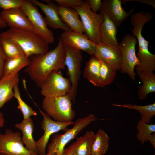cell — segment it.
<instances>
[{
    "label": "cell",
    "instance_id": "obj_1",
    "mask_svg": "<svg viewBox=\"0 0 155 155\" xmlns=\"http://www.w3.org/2000/svg\"><path fill=\"white\" fill-rule=\"evenodd\" d=\"M65 57L64 46L60 37L57 45L53 50L30 57V63L24 71L40 87L51 72L64 69Z\"/></svg>",
    "mask_w": 155,
    "mask_h": 155
},
{
    "label": "cell",
    "instance_id": "obj_2",
    "mask_svg": "<svg viewBox=\"0 0 155 155\" xmlns=\"http://www.w3.org/2000/svg\"><path fill=\"white\" fill-rule=\"evenodd\" d=\"M153 18L151 13L144 11L136 12L130 17L131 24L133 27L132 35L137 38L139 50L136 56L139 65L135 68L137 71L153 72L155 70V55L149 51V42L142 34V30L145 24Z\"/></svg>",
    "mask_w": 155,
    "mask_h": 155
},
{
    "label": "cell",
    "instance_id": "obj_3",
    "mask_svg": "<svg viewBox=\"0 0 155 155\" xmlns=\"http://www.w3.org/2000/svg\"><path fill=\"white\" fill-rule=\"evenodd\" d=\"M1 37L11 39L21 48L27 57L44 54L49 51V44L34 32L10 28L0 34Z\"/></svg>",
    "mask_w": 155,
    "mask_h": 155
},
{
    "label": "cell",
    "instance_id": "obj_4",
    "mask_svg": "<svg viewBox=\"0 0 155 155\" xmlns=\"http://www.w3.org/2000/svg\"><path fill=\"white\" fill-rule=\"evenodd\" d=\"M72 99L69 93L62 96L44 97L42 107L44 112L55 121L71 122L76 115L72 107Z\"/></svg>",
    "mask_w": 155,
    "mask_h": 155
},
{
    "label": "cell",
    "instance_id": "obj_5",
    "mask_svg": "<svg viewBox=\"0 0 155 155\" xmlns=\"http://www.w3.org/2000/svg\"><path fill=\"white\" fill-rule=\"evenodd\" d=\"M98 119L94 115L90 114L77 119L74 122L73 127L70 129H67L64 134L52 135L51 142L47 147L45 155H61L65 146L70 141L76 137L81 131L92 122Z\"/></svg>",
    "mask_w": 155,
    "mask_h": 155
},
{
    "label": "cell",
    "instance_id": "obj_6",
    "mask_svg": "<svg viewBox=\"0 0 155 155\" xmlns=\"http://www.w3.org/2000/svg\"><path fill=\"white\" fill-rule=\"evenodd\" d=\"M77 12L83 24L85 34L88 38L96 45L101 43L100 30L103 20L102 12L97 13L90 9L88 0L80 7H73Z\"/></svg>",
    "mask_w": 155,
    "mask_h": 155
},
{
    "label": "cell",
    "instance_id": "obj_7",
    "mask_svg": "<svg viewBox=\"0 0 155 155\" xmlns=\"http://www.w3.org/2000/svg\"><path fill=\"white\" fill-rule=\"evenodd\" d=\"M137 43L136 38L133 35L127 34L119 43L121 54L120 70L123 74H127L131 80H135L134 69L139 63L135 53V46Z\"/></svg>",
    "mask_w": 155,
    "mask_h": 155
},
{
    "label": "cell",
    "instance_id": "obj_8",
    "mask_svg": "<svg viewBox=\"0 0 155 155\" xmlns=\"http://www.w3.org/2000/svg\"><path fill=\"white\" fill-rule=\"evenodd\" d=\"M64 47L65 52V63L67 68V73L71 85L69 93L74 102L81 73V67L83 57L80 50L67 46H64Z\"/></svg>",
    "mask_w": 155,
    "mask_h": 155
},
{
    "label": "cell",
    "instance_id": "obj_9",
    "mask_svg": "<svg viewBox=\"0 0 155 155\" xmlns=\"http://www.w3.org/2000/svg\"><path fill=\"white\" fill-rule=\"evenodd\" d=\"M21 8L31 22L34 32L49 44L53 43L55 40L53 33L48 27L44 18L37 7L31 1L24 0Z\"/></svg>",
    "mask_w": 155,
    "mask_h": 155
},
{
    "label": "cell",
    "instance_id": "obj_10",
    "mask_svg": "<svg viewBox=\"0 0 155 155\" xmlns=\"http://www.w3.org/2000/svg\"><path fill=\"white\" fill-rule=\"evenodd\" d=\"M41 94L47 97L65 96L71 90L69 79L64 77L59 71H54L47 76L40 87Z\"/></svg>",
    "mask_w": 155,
    "mask_h": 155
},
{
    "label": "cell",
    "instance_id": "obj_11",
    "mask_svg": "<svg viewBox=\"0 0 155 155\" xmlns=\"http://www.w3.org/2000/svg\"><path fill=\"white\" fill-rule=\"evenodd\" d=\"M0 153L5 155H39L27 148L22 141L21 133L7 129L4 134L0 133Z\"/></svg>",
    "mask_w": 155,
    "mask_h": 155
},
{
    "label": "cell",
    "instance_id": "obj_12",
    "mask_svg": "<svg viewBox=\"0 0 155 155\" xmlns=\"http://www.w3.org/2000/svg\"><path fill=\"white\" fill-rule=\"evenodd\" d=\"M39 109L43 118L41 125L44 133L40 138L36 141V144L38 154L39 155H45L47 144L51 136L60 131H65L68 129L67 127L74 125V122L72 121L63 122L55 121L44 111Z\"/></svg>",
    "mask_w": 155,
    "mask_h": 155
},
{
    "label": "cell",
    "instance_id": "obj_13",
    "mask_svg": "<svg viewBox=\"0 0 155 155\" xmlns=\"http://www.w3.org/2000/svg\"><path fill=\"white\" fill-rule=\"evenodd\" d=\"M60 37L64 46L82 50L90 55H94L96 44L90 40L85 34L72 30L64 31Z\"/></svg>",
    "mask_w": 155,
    "mask_h": 155
},
{
    "label": "cell",
    "instance_id": "obj_14",
    "mask_svg": "<svg viewBox=\"0 0 155 155\" xmlns=\"http://www.w3.org/2000/svg\"><path fill=\"white\" fill-rule=\"evenodd\" d=\"M0 18L11 28L24 29L34 32L30 21L21 7L3 10Z\"/></svg>",
    "mask_w": 155,
    "mask_h": 155
},
{
    "label": "cell",
    "instance_id": "obj_15",
    "mask_svg": "<svg viewBox=\"0 0 155 155\" xmlns=\"http://www.w3.org/2000/svg\"><path fill=\"white\" fill-rule=\"evenodd\" d=\"M43 4L36 0L31 1L32 3L38 6L45 15L44 18L46 23L53 29H61L64 31L71 30L62 20L58 11V7L50 1Z\"/></svg>",
    "mask_w": 155,
    "mask_h": 155
},
{
    "label": "cell",
    "instance_id": "obj_16",
    "mask_svg": "<svg viewBox=\"0 0 155 155\" xmlns=\"http://www.w3.org/2000/svg\"><path fill=\"white\" fill-rule=\"evenodd\" d=\"M121 0H104L102 1L100 12L106 13L114 23L117 27L134 11L132 8L128 12L124 10L122 6Z\"/></svg>",
    "mask_w": 155,
    "mask_h": 155
},
{
    "label": "cell",
    "instance_id": "obj_17",
    "mask_svg": "<svg viewBox=\"0 0 155 155\" xmlns=\"http://www.w3.org/2000/svg\"><path fill=\"white\" fill-rule=\"evenodd\" d=\"M116 71L120 70L121 54L119 48H115L102 43L96 45L94 55Z\"/></svg>",
    "mask_w": 155,
    "mask_h": 155
},
{
    "label": "cell",
    "instance_id": "obj_18",
    "mask_svg": "<svg viewBox=\"0 0 155 155\" xmlns=\"http://www.w3.org/2000/svg\"><path fill=\"white\" fill-rule=\"evenodd\" d=\"M95 135L92 131H87L82 136L76 137V141L65 149L73 155H90Z\"/></svg>",
    "mask_w": 155,
    "mask_h": 155
},
{
    "label": "cell",
    "instance_id": "obj_19",
    "mask_svg": "<svg viewBox=\"0 0 155 155\" xmlns=\"http://www.w3.org/2000/svg\"><path fill=\"white\" fill-rule=\"evenodd\" d=\"M100 30L101 43L115 48H119L117 34V27L105 13Z\"/></svg>",
    "mask_w": 155,
    "mask_h": 155
},
{
    "label": "cell",
    "instance_id": "obj_20",
    "mask_svg": "<svg viewBox=\"0 0 155 155\" xmlns=\"http://www.w3.org/2000/svg\"><path fill=\"white\" fill-rule=\"evenodd\" d=\"M58 11L63 22L73 31L85 33L82 21L74 9L58 6Z\"/></svg>",
    "mask_w": 155,
    "mask_h": 155
},
{
    "label": "cell",
    "instance_id": "obj_21",
    "mask_svg": "<svg viewBox=\"0 0 155 155\" xmlns=\"http://www.w3.org/2000/svg\"><path fill=\"white\" fill-rule=\"evenodd\" d=\"M18 73L2 78L0 80V109L14 97L13 87L19 82Z\"/></svg>",
    "mask_w": 155,
    "mask_h": 155
},
{
    "label": "cell",
    "instance_id": "obj_22",
    "mask_svg": "<svg viewBox=\"0 0 155 155\" xmlns=\"http://www.w3.org/2000/svg\"><path fill=\"white\" fill-rule=\"evenodd\" d=\"M15 127L22 131V140L25 147L30 151L38 153L36 141L33 136L34 124L32 119L30 117L23 119L20 123L15 124Z\"/></svg>",
    "mask_w": 155,
    "mask_h": 155
},
{
    "label": "cell",
    "instance_id": "obj_23",
    "mask_svg": "<svg viewBox=\"0 0 155 155\" xmlns=\"http://www.w3.org/2000/svg\"><path fill=\"white\" fill-rule=\"evenodd\" d=\"M30 62L29 57L25 54L15 57L6 58L4 63L2 78L18 73L22 68L27 67Z\"/></svg>",
    "mask_w": 155,
    "mask_h": 155
},
{
    "label": "cell",
    "instance_id": "obj_24",
    "mask_svg": "<svg viewBox=\"0 0 155 155\" xmlns=\"http://www.w3.org/2000/svg\"><path fill=\"white\" fill-rule=\"evenodd\" d=\"M100 61L94 55L86 63L83 71L84 77L93 85L100 87Z\"/></svg>",
    "mask_w": 155,
    "mask_h": 155
},
{
    "label": "cell",
    "instance_id": "obj_25",
    "mask_svg": "<svg viewBox=\"0 0 155 155\" xmlns=\"http://www.w3.org/2000/svg\"><path fill=\"white\" fill-rule=\"evenodd\" d=\"M142 83L138 92L140 100L146 99L149 94L155 92V74L153 72H137Z\"/></svg>",
    "mask_w": 155,
    "mask_h": 155
},
{
    "label": "cell",
    "instance_id": "obj_26",
    "mask_svg": "<svg viewBox=\"0 0 155 155\" xmlns=\"http://www.w3.org/2000/svg\"><path fill=\"white\" fill-rule=\"evenodd\" d=\"M110 137L102 129L95 134L91 148V154L104 155L108 151Z\"/></svg>",
    "mask_w": 155,
    "mask_h": 155
},
{
    "label": "cell",
    "instance_id": "obj_27",
    "mask_svg": "<svg viewBox=\"0 0 155 155\" xmlns=\"http://www.w3.org/2000/svg\"><path fill=\"white\" fill-rule=\"evenodd\" d=\"M113 105L117 107L127 108L136 110L141 115V119L145 123L150 124L152 118L155 115V103L150 104L139 106L136 104L127 103L123 104H113Z\"/></svg>",
    "mask_w": 155,
    "mask_h": 155
},
{
    "label": "cell",
    "instance_id": "obj_28",
    "mask_svg": "<svg viewBox=\"0 0 155 155\" xmlns=\"http://www.w3.org/2000/svg\"><path fill=\"white\" fill-rule=\"evenodd\" d=\"M0 43L7 58L25 54L19 45L11 39L0 37Z\"/></svg>",
    "mask_w": 155,
    "mask_h": 155
},
{
    "label": "cell",
    "instance_id": "obj_29",
    "mask_svg": "<svg viewBox=\"0 0 155 155\" xmlns=\"http://www.w3.org/2000/svg\"><path fill=\"white\" fill-rule=\"evenodd\" d=\"M100 61V87L102 88L112 83L115 78L116 71L105 62Z\"/></svg>",
    "mask_w": 155,
    "mask_h": 155
},
{
    "label": "cell",
    "instance_id": "obj_30",
    "mask_svg": "<svg viewBox=\"0 0 155 155\" xmlns=\"http://www.w3.org/2000/svg\"><path fill=\"white\" fill-rule=\"evenodd\" d=\"M136 128L138 131L136 135L137 138L142 145L148 141L151 135L155 132V124H146L141 119L138 121Z\"/></svg>",
    "mask_w": 155,
    "mask_h": 155
},
{
    "label": "cell",
    "instance_id": "obj_31",
    "mask_svg": "<svg viewBox=\"0 0 155 155\" xmlns=\"http://www.w3.org/2000/svg\"><path fill=\"white\" fill-rule=\"evenodd\" d=\"M14 97L16 99L18 106L17 108L20 110L22 113L23 119L29 118L32 116H36L37 113L28 104H27L22 99L18 83L16 84L13 87Z\"/></svg>",
    "mask_w": 155,
    "mask_h": 155
},
{
    "label": "cell",
    "instance_id": "obj_32",
    "mask_svg": "<svg viewBox=\"0 0 155 155\" xmlns=\"http://www.w3.org/2000/svg\"><path fill=\"white\" fill-rule=\"evenodd\" d=\"M24 0H0V8L3 10L21 7Z\"/></svg>",
    "mask_w": 155,
    "mask_h": 155
},
{
    "label": "cell",
    "instance_id": "obj_33",
    "mask_svg": "<svg viewBox=\"0 0 155 155\" xmlns=\"http://www.w3.org/2000/svg\"><path fill=\"white\" fill-rule=\"evenodd\" d=\"M58 6L72 8L82 6L85 1L83 0H55Z\"/></svg>",
    "mask_w": 155,
    "mask_h": 155
},
{
    "label": "cell",
    "instance_id": "obj_34",
    "mask_svg": "<svg viewBox=\"0 0 155 155\" xmlns=\"http://www.w3.org/2000/svg\"><path fill=\"white\" fill-rule=\"evenodd\" d=\"M89 6L91 11L96 13L100 11L102 5V1L101 0H88Z\"/></svg>",
    "mask_w": 155,
    "mask_h": 155
},
{
    "label": "cell",
    "instance_id": "obj_35",
    "mask_svg": "<svg viewBox=\"0 0 155 155\" xmlns=\"http://www.w3.org/2000/svg\"><path fill=\"white\" fill-rule=\"evenodd\" d=\"M7 57L0 43V80L3 75L4 65Z\"/></svg>",
    "mask_w": 155,
    "mask_h": 155
},
{
    "label": "cell",
    "instance_id": "obj_36",
    "mask_svg": "<svg viewBox=\"0 0 155 155\" xmlns=\"http://www.w3.org/2000/svg\"><path fill=\"white\" fill-rule=\"evenodd\" d=\"M135 1L139 3L150 5L154 8H155V1L154 0H125L122 1V3H124L129 1Z\"/></svg>",
    "mask_w": 155,
    "mask_h": 155
},
{
    "label": "cell",
    "instance_id": "obj_37",
    "mask_svg": "<svg viewBox=\"0 0 155 155\" xmlns=\"http://www.w3.org/2000/svg\"><path fill=\"white\" fill-rule=\"evenodd\" d=\"M151 145L155 148V133L152 134L148 139Z\"/></svg>",
    "mask_w": 155,
    "mask_h": 155
},
{
    "label": "cell",
    "instance_id": "obj_38",
    "mask_svg": "<svg viewBox=\"0 0 155 155\" xmlns=\"http://www.w3.org/2000/svg\"><path fill=\"white\" fill-rule=\"evenodd\" d=\"M5 122V119L3 113L0 111V127L3 126Z\"/></svg>",
    "mask_w": 155,
    "mask_h": 155
},
{
    "label": "cell",
    "instance_id": "obj_39",
    "mask_svg": "<svg viewBox=\"0 0 155 155\" xmlns=\"http://www.w3.org/2000/svg\"><path fill=\"white\" fill-rule=\"evenodd\" d=\"M7 26V25L0 18V29L4 28Z\"/></svg>",
    "mask_w": 155,
    "mask_h": 155
},
{
    "label": "cell",
    "instance_id": "obj_40",
    "mask_svg": "<svg viewBox=\"0 0 155 155\" xmlns=\"http://www.w3.org/2000/svg\"><path fill=\"white\" fill-rule=\"evenodd\" d=\"M61 155H73L67 151L65 149Z\"/></svg>",
    "mask_w": 155,
    "mask_h": 155
},
{
    "label": "cell",
    "instance_id": "obj_41",
    "mask_svg": "<svg viewBox=\"0 0 155 155\" xmlns=\"http://www.w3.org/2000/svg\"><path fill=\"white\" fill-rule=\"evenodd\" d=\"M0 155H5L3 154L0 153Z\"/></svg>",
    "mask_w": 155,
    "mask_h": 155
},
{
    "label": "cell",
    "instance_id": "obj_42",
    "mask_svg": "<svg viewBox=\"0 0 155 155\" xmlns=\"http://www.w3.org/2000/svg\"><path fill=\"white\" fill-rule=\"evenodd\" d=\"M90 155H96L91 154Z\"/></svg>",
    "mask_w": 155,
    "mask_h": 155
}]
</instances>
